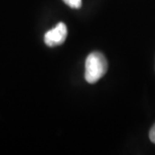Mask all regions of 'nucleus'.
<instances>
[{
  "label": "nucleus",
  "instance_id": "obj_1",
  "mask_svg": "<svg viewBox=\"0 0 155 155\" xmlns=\"http://www.w3.org/2000/svg\"><path fill=\"white\" fill-rule=\"evenodd\" d=\"M108 61L100 51L91 52L86 60L85 79L90 84L97 83L107 73Z\"/></svg>",
  "mask_w": 155,
  "mask_h": 155
},
{
  "label": "nucleus",
  "instance_id": "obj_2",
  "mask_svg": "<svg viewBox=\"0 0 155 155\" xmlns=\"http://www.w3.org/2000/svg\"><path fill=\"white\" fill-rule=\"evenodd\" d=\"M68 35L67 25L64 22H60L54 28L48 30L45 35V42L48 46L60 45L64 42Z\"/></svg>",
  "mask_w": 155,
  "mask_h": 155
},
{
  "label": "nucleus",
  "instance_id": "obj_3",
  "mask_svg": "<svg viewBox=\"0 0 155 155\" xmlns=\"http://www.w3.org/2000/svg\"><path fill=\"white\" fill-rule=\"evenodd\" d=\"M64 2L72 8H80L82 5V0H64Z\"/></svg>",
  "mask_w": 155,
  "mask_h": 155
},
{
  "label": "nucleus",
  "instance_id": "obj_4",
  "mask_svg": "<svg viewBox=\"0 0 155 155\" xmlns=\"http://www.w3.org/2000/svg\"><path fill=\"white\" fill-rule=\"evenodd\" d=\"M149 138H150L151 142L155 143V124L152 126V128H151L149 131Z\"/></svg>",
  "mask_w": 155,
  "mask_h": 155
}]
</instances>
